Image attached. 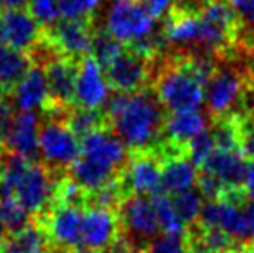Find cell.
<instances>
[{
  "label": "cell",
  "instance_id": "ffe728a7",
  "mask_svg": "<svg viewBox=\"0 0 254 253\" xmlns=\"http://www.w3.org/2000/svg\"><path fill=\"white\" fill-rule=\"evenodd\" d=\"M161 192L178 194L189 191L197 184L199 169L189 160L185 153L161 158Z\"/></svg>",
  "mask_w": 254,
  "mask_h": 253
},
{
  "label": "cell",
  "instance_id": "74e56055",
  "mask_svg": "<svg viewBox=\"0 0 254 253\" xmlns=\"http://www.w3.org/2000/svg\"><path fill=\"white\" fill-rule=\"evenodd\" d=\"M7 149L0 144V180H2V175H3V170H5V162H7Z\"/></svg>",
  "mask_w": 254,
  "mask_h": 253
},
{
  "label": "cell",
  "instance_id": "7bdbcfd3",
  "mask_svg": "<svg viewBox=\"0 0 254 253\" xmlns=\"http://www.w3.org/2000/svg\"><path fill=\"white\" fill-rule=\"evenodd\" d=\"M253 75H254V70H253Z\"/></svg>",
  "mask_w": 254,
  "mask_h": 253
},
{
  "label": "cell",
  "instance_id": "d6a6232c",
  "mask_svg": "<svg viewBox=\"0 0 254 253\" xmlns=\"http://www.w3.org/2000/svg\"><path fill=\"white\" fill-rule=\"evenodd\" d=\"M241 123L242 153L248 160H254V115H237Z\"/></svg>",
  "mask_w": 254,
  "mask_h": 253
},
{
  "label": "cell",
  "instance_id": "8fae6325",
  "mask_svg": "<svg viewBox=\"0 0 254 253\" xmlns=\"http://www.w3.org/2000/svg\"><path fill=\"white\" fill-rule=\"evenodd\" d=\"M94 23L90 21L61 19L52 28L44 30V35L57 52L73 61H81L92 51Z\"/></svg>",
  "mask_w": 254,
  "mask_h": 253
},
{
  "label": "cell",
  "instance_id": "277c9868",
  "mask_svg": "<svg viewBox=\"0 0 254 253\" xmlns=\"http://www.w3.org/2000/svg\"><path fill=\"white\" fill-rule=\"evenodd\" d=\"M118 213L121 222V236L137 250L144 252L147 245L159 236L161 226L151 196H127L121 201Z\"/></svg>",
  "mask_w": 254,
  "mask_h": 253
},
{
  "label": "cell",
  "instance_id": "5bb4252c",
  "mask_svg": "<svg viewBox=\"0 0 254 253\" xmlns=\"http://www.w3.org/2000/svg\"><path fill=\"white\" fill-rule=\"evenodd\" d=\"M109 84L101 64L92 56L78 63L76 87H74V106L87 109H101L109 99Z\"/></svg>",
  "mask_w": 254,
  "mask_h": 253
},
{
  "label": "cell",
  "instance_id": "9c48e42d",
  "mask_svg": "<svg viewBox=\"0 0 254 253\" xmlns=\"http://www.w3.org/2000/svg\"><path fill=\"white\" fill-rule=\"evenodd\" d=\"M161 167L163 162L154 149L130 153L120 175V187L125 198L130 194L152 198L161 192Z\"/></svg>",
  "mask_w": 254,
  "mask_h": 253
},
{
  "label": "cell",
  "instance_id": "d590c367",
  "mask_svg": "<svg viewBox=\"0 0 254 253\" xmlns=\"http://www.w3.org/2000/svg\"><path fill=\"white\" fill-rule=\"evenodd\" d=\"M109 253H144V252L137 250V248H135L133 245L128 243L123 236H120L116 241H114L113 247L109 248Z\"/></svg>",
  "mask_w": 254,
  "mask_h": 253
},
{
  "label": "cell",
  "instance_id": "6da1fadb",
  "mask_svg": "<svg viewBox=\"0 0 254 253\" xmlns=\"http://www.w3.org/2000/svg\"><path fill=\"white\" fill-rule=\"evenodd\" d=\"M104 113L111 130L131 153L154 149L163 141L166 109L154 90L116 92L106 102Z\"/></svg>",
  "mask_w": 254,
  "mask_h": 253
},
{
  "label": "cell",
  "instance_id": "ba28073f",
  "mask_svg": "<svg viewBox=\"0 0 254 253\" xmlns=\"http://www.w3.org/2000/svg\"><path fill=\"white\" fill-rule=\"evenodd\" d=\"M154 59L144 58L138 52L125 47L113 63L104 68V75L114 92H138L152 84Z\"/></svg>",
  "mask_w": 254,
  "mask_h": 253
},
{
  "label": "cell",
  "instance_id": "ab89813d",
  "mask_svg": "<svg viewBox=\"0 0 254 253\" xmlns=\"http://www.w3.org/2000/svg\"><path fill=\"white\" fill-rule=\"evenodd\" d=\"M5 44V38H3V19H2V10H0V45Z\"/></svg>",
  "mask_w": 254,
  "mask_h": 253
},
{
  "label": "cell",
  "instance_id": "60d3db41",
  "mask_svg": "<svg viewBox=\"0 0 254 253\" xmlns=\"http://www.w3.org/2000/svg\"><path fill=\"white\" fill-rule=\"evenodd\" d=\"M242 253H254V241H249V243L244 247V252Z\"/></svg>",
  "mask_w": 254,
  "mask_h": 253
},
{
  "label": "cell",
  "instance_id": "8992f818",
  "mask_svg": "<svg viewBox=\"0 0 254 253\" xmlns=\"http://www.w3.org/2000/svg\"><path fill=\"white\" fill-rule=\"evenodd\" d=\"M56 172L38 162H28L26 169L14 186V196L30 215L40 217L54 205L56 194Z\"/></svg>",
  "mask_w": 254,
  "mask_h": 253
},
{
  "label": "cell",
  "instance_id": "8d00e7d4",
  "mask_svg": "<svg viewBox=\"0 0 254 253\" xmlns=\"http://www.w3.org/2000/svg\"><path fill=\"white\" fill-rule=\"evenodd\" d=\"M28 3H30V0H0V10L24 9Z\"/></svg>",
  "mask_w": 254,
  "mask_h": 253
},
{
  "label": "cell",
  "instance_id": "7402d4cb",
  "mask_svg": "<svg viewBox=\"0 0 254 253\" xmlns=\"http://www.w3.org/2000/svg\"><path fill=\"white\" fill-rule=\"evenodd\" d=\"M0 253H52V248L44 229L37 222H31L7 234L0 245Z\"/></svg>",
  "mask_w": 254,
  "mask_h": 253
},
{
  "label": "cell",
  "instance_id": "484cf974",
  "mask_svg": "<svg viewBox=\"0 0 254 253\" xmlns=\"http://www.w3.org/2000/svg\"><path fill=\"white\" fill-rule=\"evenodd\" d=\"M123 49H125V45L121 44V42H118L111 33H107L104 28H95L94 30L90 56L101 64L102 70L109 63H113L114 59L120 56V52L123 51Z\"/></svg>",
  "mask_w": 254,
  "mask_h": 253
},
{
  "label": "cell",
  "instance_id": "52a82bcc",
  "mask_svg": "<svg viewBox=\"0 0 254 253\" xmlns=\"http://www.w3.org/2000/svg\"><path fill=\"white\" fill-rule=\"evenodd\" d=\"M246 82L248 71L235 70L234 66L220 68L216 64L213 77L206 85V104L211 118L237 115Z\"/></svg>",
  "mask_w": 254,
  "mask_h": 253
},
{
  "label": "cell",
  "instance_id": "2e32d148",
  "mask_svg": "<svg viewBox=\"0 0 254 253\" xmlns=\"http://www.w3.org/2000/svg\"><path fill=\"white\" fill-rule=\"evenodd\" d=\"M3 19V38L5 44L17 51L30 52L38 40L42 38L44 28L37 23L30 10L26 9H10L2 10Z\"/></svg>",
  "mask_w": 254,
  "mask_h": 253
},
{
  "label": "cell",
  "instance_id": "cb8c5ba5",
  "mask_svg": "<svg viewBox=\"0 0 254 253\" xmlns=\"http://www.w3.org/2000/svg\"><path fill=\"white\" fill-rule=\"evenodd\" d=\"M66 123L71 130L78 135V139H83L85 135L92 134L102 127H107L106 113L101 109H87L80 106H73L66 115Z\"/></svg>",
  "mask_w": 254,
  "mask_h": 253
},
{
  "label": "cell",
  "instance_id": "d6986e66",
  "mask_svg": "<svg viewBox=\"0 0 254 253\" xmlns=\"http://www.w3.org/2000/svg\"><path fill=\"white\" fill-rule=\"evenodd\" d=\"M38 130L40 120L33 111H17L3 148L14 155L23 156L24 160L35 162L38 156Z\"/></svg>",
  "mask_w": 254,
  "mask_h": 253
},
{
  "label": "cell",
  "instance_id": "4fadbf2b",
  "mask_svg": "<svg viewBox=\"0 0 254 253\" xmlns=\"http://www.w3.org/2000/svg\"><path fill=\"white\" fill-rule=\"evenodd\" d=\"M121 236L118 210L104 206H87L83 212L81 247L95 252H106Z\"/></svg>",
  "mask_w": 254,
  "mask_h": 253
},
{
  "label": "cell",
  "instance_id": "83f0119b",
  "mask_svg": "<svg viewBox=\"0 0 254 253\" xmlns=\"http://www.w3.org/2000/svg\"><path fill=\"white\" fill-rule=\"evenodd\" d=\"M173 199V205L177 208L180 219L187 226V229L192 224L197 222L199 213L202 210V194L197 189H189L178 194H170Z\"/></svg>",
  "mask_w": 254,
  "mask_h": 253
},
{
  "label": "cell",
  "instance_id": "4316f807",
  "mask_svg": "<svg viewBox=\"0 0 254 253\" xmlns=\"http://www.w3.org/2000/svg\"><path fill=\"white\" fill-rule=\"evenodd\" d=\"M30 213L19 205L14 194H0V224L7 233H16L28 226Z\"/></svg>",
  "mask_w": 254,
  "mask_h": 253
},
{
  "label": "cell",
  "instance_id": "5b68a950",
  "mask_svg": "<svg viewBox=\"0 0 254 253\" xmlns=\"http://www.w3.org/2000/svg\"><path fill=\"white\" fill-rule=\"evenodd\" d=\"M83 206L57 205L33 220L44 229L51 248L56 252H69L81 248V229H83Z\"/></svg>",
  "mask_w": 254,
  "mask_h": 253
},
{
  "label": "cell",
  "instance_id": "e0dca14e",
  "mask_svg": "<svg viewBox=\"0 0 254 253\" xmlns=\"http://www.w3.org/2000/svg\"><path fill=\"white\" fill-rule=\"evenodd\" d=\"M199 170L220 180L223 184L225 191L242 189L246 180V172H248V158L237 151L214 149L213 155L207 158V162Z\"/></svg>",
  "mask_w": 254,
  "mask_h": 253
},
{
  "label": "cell",
  "instance_id": "836d02e7",
  "mask_svg": "<svg viewBox=\"0 0 254 253\" xmlns=\"http://www.w3.org/2000/svg\"><path fill=\"white\" fill-rule=\"evenodd\" d=\"M175 2L177 0H144L145 7L151 12L154 19H159V17H166L168 12L173 9Z\"/></svg>",
  "mask_w": 254,
  "mask_h": 253
},
{
  "label": "cell",
  "instance_id": "4dcf8cb0",
  "mask_svg": "<svg viewBox=\"0 0 254 253\" xmlns=\"http://www.w3.org/2000/svg\"><path fill=\"white\" fill-rule=\"evenodd\" d=\"M144 253H190L189 240L185 234H168L163 233L147 245Z\"/></svg>",
  "mask_w": 254,
  "mask_h": 253
},
{
  "label": "cell",
  "instance_id": "3957f363",
  "mask_svg": "<svg viewBox=\"0 0 254 253\" xmlns=\"http://www.w3.org/2000/svg\"><path fill=\"white\" fill-rule=\"evenodd\" d=\"M154 21L144 0H111L104 30L128 47L156 31Z\"/></svg>",
  "mask_w": 254,
  "mask_h": 253
},
{
  "label": "cell",
  "instance_id": "f35d334b",
  "mask_svg": "<svg viewBox=\"0 0 254 253\" xmlns=\"http://www.w3.org/2000/svg\"><path fill=\"white\" fill-rule=\"evenodd\" d=\"M57 253H104V252H95V250H90V248H74V250H69V252H57Z\"/></svg>",
  "mask_w": 254,
  "mask_h": 253
},
{
  "label": "cell",
  "instance_id": "f546056e",
  "mask_svg": "<svg viewBox=\"0 0 254 253\" xmlns=\"http://www.w3.org/2000/svg\"><path fill=\"white\" fill-rule=\"evenodd\" d=\"M214 149H216V146H214L213 134H211V130H204L187 144V156L197 169H201L207 162V158L213 155Z\"/></svg>",
  "mask_w": 254,
  "mask_h": 253
},
{
  "label": "cell",
  "instance_id": "1f68e13d",
  "mask_svg": "<svg viewBox=\"0 0 254 253\" xmlns=\"http://www.w3.org/2000/svg\"><path fill=\"white\" fill-rule=\"evenodd\" d=\"M28 10L44 30L52 28L59 21V0H30Z\"/></svg>",
  "mask_w": 254,
  "mask_h": 253
},
{
  "label": "cell",
  "instance_id": "7c38bea8",
  "mask_svg": "<svg viewBox=\"0 0 254 253\" xmlns=\"http://www.w3.org/2000/svg\"><path fill=\"white\" fill-rule=\"evenodd\" d=\"M78 63L64 56H56L45 64L51 102L45 113H66L74 106V87H76Z\"/></svg>",
  "mask_w": 254,
  "mask_h": 253
},
{
  "label": "cell",
  "instance_id": "7a4b0ae2",
  "mask_svg": "<svg viewBox=\"0 0 254 253\" xmlns=\"http://www.w3.org/2000/svg\"><path fill=\"white\" fill-rule=\"evenodd\" d=\"M81 153V141L66 123V116L47 115L38 130V155L56 173H66Z\"/></svg>",
  "mask_w": 254,
  "mask_h": 253
},
{
  "label": "cell",
  "instance_id": "f1b7e54d",
  "mask_svg": "<svg viewBox=\"0 0 254 253\" xmlns=\"http://www.w3.org/2000/svg\"><path fill=\"white\" fill-rule=\"evenodd\" d=\"M101 3L102 0H59L61 17L94 23L95 14L101 9Z\"/></svg>",
  "mask_w": 254,
  "mask_h": 253
},
{
  "label": "cell",
  "instance_id": "9a60e30c",
  "mask_svg": "<svg viewBox=\"0 0 254 253\" xmlns=\"http://www.w3.org/2000/svg\"><path fill=\"white\" fill-rule=\"evenodd\" d=\"M81 141V153L80 156H85L88 160H94L97 163H102L106 167L123 172L125 165L128 162L127 146L123 144L120 137L111 130V127H102L99 130H94L92 134L85 135Z\"/></svg>",
  "mask_w": 254,
  "mask_h": 253
},
{
  "label": "cell",
  "instance_id": "d4e9b609",
  "mask_svg": "<svg viewBox=\"0 0 254 253\" xmlns=\"http://www.w3.org/2000/svg\"><path fill=\"white\" fill-rule=\"evenodd\" d=\"M152 205H154V208H156L157 220H159V226H161V229H163V233H168V234L187 233V226H185L184 220L178 215L170 194H166V192H157L156 196H152Z\"/></svg>",
  "mask_w": 254,
  "mask_h": 253
},
{
  "label": "cell",
  "instance_id": "603a6c76",
  "mask_svg": "<svg viewBox=\"0 0 254 253\" xmlns=\"http://www.w3.org/2000/svg\"><path fill=\"white\" fill-rule=\"evenodd\" d=\"M31 59L26 52L17 51L7 44L0 45V85L5 90V94H10L21 78L28 73L31 68Z\"/></svg>",
  "mask_w": 254,
  "mask_h": 253
},
{
  "label": "cell",
  "instance_id": "e575fe53",
  "mask_svg": "<svg viewBox=\"0 0 254 253\" xmlns=\"http://www.w3.org/2000/svg\"><path fill=\"white\" fill-rule=\"evenodd\" d=\"M244 192L249 203H254V160H248V172L244 180Z\"/></svg>",
  "mask_w": 254,
  "mask_h": 253
},
{
  "label": "cell",
  "instance_id": "ac0fdd59",
  "mask_svg": "<svg viewBox=\"0 0 254 253\" xmlns=\"http://www.w3.org/2000/svg\"><path fill=\"white\" fill-rule=\"evenodd\" d=\"M12 102L19 111H33L35 109H45L51 102L49 94V84L45 68L38 64H31L28 73L21 78L19 84L14 87Z\"/></svg>",
  "mask_w": 254,
  "mask_h": 253
},
{
  "label": "cell",
  "instance_id": "b9f144b4",
  "mask_svg": "<svg viewBox=\"0 0 254 253\" xmlns=\"http://www.w3.org/2000/svg\"><path fill=\"white\" fill-rule=\"evenodd\" d=\"M5 90H3V88H2V85H0V104H2V102H3V99H5Z\"/></svg>",
  "mask_w": 254,
  "mask_h": 253
},
{
  "label": "cell",
  "instance_id": "44dd1931",
  "mask_svg": "<svg viewBox=\"0 0 254 253\" xmlns=\"http://www.w3.org/2000/svg\"><path fill=\"white\" fill-rule=\"evenodd\" d=\"M206 130V118L199 109L194 111H175L166 115L163 139L175 146L187 149V144Z\"/></svg>",
  "mask_w": 254,
  "mask_h": 253
},
{
  "label": "cell",
  "instance_id": "30bf717a",
  "mask_svg": "<svg viewBox=\"0 0 254 253\" xmlns=\"http://www.w3.org/2000/svg\"><path fill=\"white\" fill-rule=\"evenodd\" d=\"M246 206L248 205H239L221 198L211 199L206 205H202L197 222L206 227L221 229L235 243H248L253 241V233L246 215Z\"/></svg>",
  "mask_w": 254,
  "mask_h": 253
}]
</instances>
